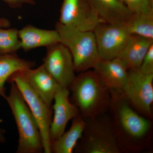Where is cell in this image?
<instances>
[{"label": "cell", "instance_id": "6da1fadb", "mask_svg": "<svg viewBox=\"0 0 153 153\" xmlns=\"http://www.w3.org/2000/svg\"><path fill=\"white\" fill-rule=\"evenodd\" d=\"M109 108L113 116V128L121 150H138L149 133V119L139 114L129 104L120 91L110 90Z\"/></svg>", "mask_w": 153, "mask_h": 153}, {"label": "cell", "instance_id": "7a4b0ae2", "mask_svg": "<svg viewBox=\"0 0 153 153\" xmlns=\"http://www.w3.org/2000/svg\"><path fill=\"white\" fill-rule=\"evenodd\" d=\"M70 101L84 119L104 114L109 108V90L102 84L94 69L79 73L69 87Z\"/></svg>", "mask_w": 153, "mask_h": 153}, {"label": "cell", "instance_id": "3957f363", "mask_svg": "<svg viewBox=\"0 0 153 153\" xmlns=\"http://www.w3.org/2000/svg\"><path fill=\"white\" fill-rule=\"evenodd\" d=\"M10 94L5 99L13 115L19 139L17 153H41L44 152L40 131L37 123L22 94L13 82Z\"/></svg>", "mask_w": 153, "mask_h": 153}, {"label": "cell", "instance_id": "277c9868", "mask_svg": "<svg viewBox=\"0 0 153 153\" xmlns=\"http://www.w3.org/2000/svg\"><path fill=\"white\" fill-rule=\"evenodd\" d=\"M60 43L71 53L76 73L94 69L100 60L93 31H82L57 22L55 25Z\"/></svg>", "mask_w": 153, "mask_h": 153}, {"label": "cell", "instance_id": "5b68a950", "mask_svg": "<svg viewBox=\"0 0 153 153\" xmlns=\"http://www.w3.org/2000/svg\"><path fill=\"white\" fill-rule=\"evenodd\" d=\"M104 114L85 119V130L74 151L82 153L121 152L111 120Z\"/></svg>", "mask_w": 153, "mask_h": 153}, {"label": "cell", "instance_id": "8992f818", "mask_svg": "<svg viewBox=\"0 0 153 153\" xmlns=\"http://www.w3.org/2000/svg\"><path fill=\"white\" fill-rule=\"evenodd\" d=\"M7 82H13L22 94L35 118L40 134L44 152L51 153L50 128L52 121V109L49 108L35 92L23 76L21 71L13 74Z\"/></svg>", "mask_w": 153, "mask_h": 153}, {"label": "cell", "instance_id": "52a82bcc", "mask_svg": "<svg viewBox=\"0 0 153 153\" xmlns=\"http://www.w3.org/2000/svg\"><path fill=\"white\" fill-rule=\"evenodd\" d=\"M153 74H146L139 68L128 70L121 91L128 103L137 112L147 118L152 117Z\"/></svg>", "mask_w": 153, "mask_h": 153}, {"label": "cell", "instance_id": "ba28073f", "mask_svg": "<svg viewBox=\"0 0 153 153\" xmlns=\"http://www.w3.org/2000/svg\"><path fill=\"white\" fill-rule=\"evenodd\" d=\"M47 48L42 65L61 87L69 88L76 76L71 53L61 43Z\"/></svg>", "mask_w": 153, "mask_h": 153}, {"label": "cell", "instance_id": "9c48e42d", "mask_svg": "<svg viewBox=\"0 0 153 153\" xmlns=\"http://www.w3.org/2000/svg\"><path fill=\"white\" fill-rule=\"evenodd\" d=\"M100 59L118 57L131 34L126 24L100 23L93 31Z\"/></svg>", "mask_w": 153, "mask_h": 153}, {"label": "cell", "instance_id": "30bf717a", "mask_svg": "<svg viewBox=\"0 0 153 153\" xmlns=\"http://www.w3.org/2000/svg\"><path fill=\"white\" fill-rule=\"evenodd\" d=\"M58 22L86 31H94L104 22L88 0H63Z\"/></svg>", "mask_w": 153, "mask_h": 153}, {"label": "cell", "instance_id": "8fae6325", "mask_svg": "<svg viewBox=\"0 0 153 153\" xmlns=\"http://www.w3.org/2000/svg\"><path fill=\"white\" fill-rule=\"evenodd\" d=\"M70 94L68 88L61 87L54 97V103L52 106L54 116L50 128L52 143L65 131L68 122L80 114L78 108L70 101Z\"/></svg>", "mask_w": 153, "mask_h": 153}, {"label": "cell", "instance_id": "7c38bea8", "mask_svg": "<svg viewBox=\"0 0 153 153\" xmlns=\"http://www.w3.org/2000/svg\"><path fill=\"white\" fill-rule=\"evenodd\" d=\"M21 72L33 90L52 109L55 94L61 88L57 81L42 65Z\"/></svg>", "mask_w": 153, "mask_h": 153}, {"label": "cell", "instance_id": "4fadbf2b", "mask_svg": "<svg viewBox=\"0 0 153 153\" xmlns=\"http://www.w3.org/2000/svg\"><path fill=\"white\" fill-rule=\"evenodd\" d=\"M93 69L109 90L121 91L127 79L128 70L118 57L100 59Z\"/></svg>", "mask_w": 153, "mask_h": 153}, {"label": "cell", "instance_id": "5bb4252c", "mask_svg": "<svg viewBox=\"0 0 153 153\" xmlns=\"http://www.w3.org/2000/svg\"><path fill=\"white\" fill-rule=\"evenodd\" d=\"M21 49L28 51L41 47H48L60 43L57 30L40 29L32 25H27L19 30Z\"/></svg>", "mask_w": 153, "mask_h": 153}, {"label": "cell", "instance_id": "9a60e30c", "mask_svg": "<svg viewBox=\"0 0 153 153\" xmlns=\"http://www.w3.org/2000/svg\"><path fill=\"white\" fill-rule=\"evenodd\" d=\"M153 40L131 35L125 45L118 57L128 70L139 68Z\"/></svg>", "mask_w": 153, "mask_h": 153}, {"label": "cell", "instance_id": "2e32d148", "mask_svg": "<svg viewBox=\"0 0 153 153\" xmlns=\"http://www.w3.org/2000/svg\"><path fill=\"white\" fill-rule=\"evenodd\" d=\"M105 23L126 24L132 13L120 0H88Z\"/></svg>", "mask_w": 153, "mask_h": 153}, {"label": "cell", "instance_id": "e0dca14e", "mask_svg": "<svg viewBox=\"0 0 153 153\" xmlns=\"http://www.w3.org/2000/svg\"><path fill=\"white\" fill-rule=\"evenodd\" d=\"M72 120L68 131L64 132L60 137L51 143V152L72 153L74 151L84 132L85 121L80 114Z\"/></svg>", "mask_w": 153, "mask_h": 153}, {"label": "cell", "instance_id": "ac0fdd59", "mask_svg": "<svg viewBox=\"0 0 153 153\" xmlns=\"http://www.w3.org/2000/svg\"><path fill=\"white\" fill-rule=\"evenodd\" d=\"M35 63L21 58L16 54L0 55V96L6 97L5 84L18 71L33 68Z\"/></svg>", "mask_w": 153, "mask_h": 153}, {"label": "cell", "instance_id": "d6986e66", "mask_svg": "<svg viewBox=\"0 0 153 153\" xmlns=\"http://www.w3.org/2000/svg\"><path fill=\"white\" fill-rule=\"evenodd\" d=\"M126 25L131 35L153 40V10L132 14Z\"/></svg>", "mask_w": 153, "mask_h": 153}, {"label": "cell", "instance_id": "ffe728a7", "mask_svg": "<svg viewBox=\"0 0 153 153\" xmlns=\"http://www.w3.org/2000/svg\"><path fill=\"white\" fill-rule=\"evenodd\" d=\"M19 30L0 28V55L16 54L21 48Z\"/></svg>", "mask_w": 153, "mask_h": 153}, {"label": "cell", "instance_id": "44dd1931", "mask_svg": "<svg viewBox=\"0 0 153 153\" xmlns=\"http://www.w3.org/2000/svg\"><path fill=\"white\" fill-rule=\"evenodd\" d=\"M132 13H142L153 10V0H123Z\"/></svg>", "mask_w": 153, "mask_h": 153}, {"label": "cell", "instance_id": "7402d4cb", "mask_svg": "<svg viewBox=\"0 0 153 153\" xmlns=\"http://www.w3.org/2000/svg\"><path fill=\"white\" fill-rule=\"evenodd\" d=\"M139 69L145 74H153V45L145 55Z\"/></svg>", "mask_w": 153, "mask_h": 153}, {"label": "cell", "instance_id": "603a6c76", "mask_svg": "<svg viewBox=\"0 0 153 153\" xmlns=\"http://www.w3.org/2000/svg\"><path fill=\"white\" fill-rule=\"evenodd\" d=\"M10 7L13 8L22 7L25 4L34 5L35 0H3Z\"/></svg>", "mask_w": 153, "mask_h": 153}, {"label": "cell", "instance_id": "cb8c5ba5", "mask_svg": "<svg viewBox=\"0 0 153 153\" xmlns=\"http://www.w3.org/2000/svg\"><path fill=\"white\" fill-rule=\"evenodd\" d=\"M11 23L8 19L4 18H0V28H10Z\"/></svg>", "mask_w": 153, "mask_h": 153}, {"label": "cell", "instance_id": "d4e9b609", "mask_svg": "<svg viewBox=\"0 0 153 153\" xmlns=\"http://www.w3.org/2000/svg\"><path fill=\"white\" fill-rule=\"evenodd\" d=\"M4 133L5 131L4 130L0 128V143H4L5 141Z\"/></svg>", "mask_w": 153, "mask_h": 153}, {"label": "cell", "instance_id": "484cf974", "mask_svg": "<svg viewBox=\"0 0 153 153\" xmlns=\"http://www.w3.org/2000/svg\"><path fill=\"white\" fill-rule=\"evenodd\" d=\"M120 1H121L123 2V0H120Z\"/></svg>", "mask_w": 153, "mask_h": 153}]
</instances>
